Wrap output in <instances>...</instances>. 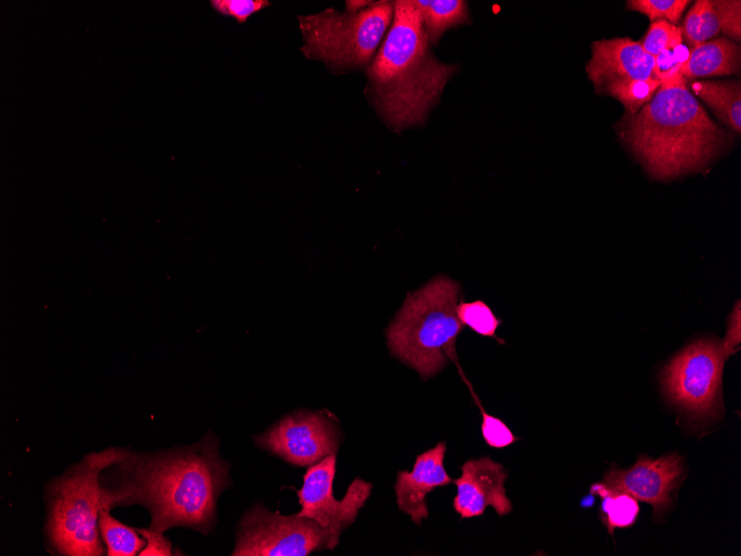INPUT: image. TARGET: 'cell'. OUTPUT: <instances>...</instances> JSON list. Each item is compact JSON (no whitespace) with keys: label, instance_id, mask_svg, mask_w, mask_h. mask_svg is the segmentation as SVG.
<instances>
[{"label":"cell","instance_id":"obj_27","mask_svg":"<svg viewBox=\"0 0 741 556\" xmlns=\"http://www.w3.org/2000/svg\"><path fill=\"white\" fill-rule=\"evenodd\" d=\"M212 8L220 14L234 18L244 23L253 13L268 4L263 0H212Z\"/></svg>","mask_w":741,"mask_h":556},{"label":"cell","instance_id":"obj_24","mask_svg":"<svg viewBox=\"0 0 741 556\" xmlns=\"http://www.w3.org/2000/svg\"><path fill=\"white\" fill-rule=\"evenodd\" d=\"M627 3L629 9L646 14L652 22L664 20L676 24L690 2L688 0H630Z\"/></svg>","mask_w":741,"mask_h":556},{"label":"cell","instance_id":"obj_15","mask_svg":"<svg viewBox=\"0 0 741 556\" xmlns=\"http://www.w3.org/2000/svg\"><path fill=\"white\" fill-rule=\"evenodd\" d=\"M739 68V47L725 38H718L692 48L681 73L684 79L717 77L735 73Z\"/></svg>","mask_w":741,"mask_h":556},{"label":"cell","instance_id":"obj_11","mask_svg":"<svg viewBox=\"0 0 741 556\" xmlns=\"http://www.w3.org/2000/svg\"><path fill=\"white\" fill-rule=\"evenodd\" d=\"M682 476L683 464L678 454L670 453L654 459L642 455L628 469L612 465L602 483L611 489L628 493L637 501L651 504L653 516H658L670 507L671 494Z\"/></svg>","mask_w":741,"mask_h":556},{"label":"cell","instance_id":"obj_23","mask_svg":"<svg viewBox=\"0 0 741 556\" xmlns=\"http://www.w3.org/2000/svg\"><path fill=\"white\" fill-rule=\"evenodd\" d=\"M456 313L460 323L470 327L475 333L495 337L498 342L504 343V341L496 336V331L501 321L496 317L485 302L480 300L473 302L460 301L457 304Z\"/></svg>","mask_w":741,"mask_h":556},{"label":"cell","instance_id":"obj_13","mask_svg":"<svg viewBox=\"0 0 741 556\" xmlns=\"http://www.w3.org/2000/svg\"><path fill=\"white\" fill-rule=\"evenodd\" d=\"M591 51L587 72L597 91L610 81L657 79L654 58L630 38L596 41Z\"/></svg>","mask_w":741,"mask_h":556},{"label":"cell","instance_id":"obj_4","mask_svg":"<svg viewBox=\"0 0 741 556\" xmlns=\"http://www.w3.org/2000/svg\"><path fill=\"white\" fill-rule=\"evenodd\" d=\"M128 448L108 447L83 456L45 485V543L50 553L64 556L105 555L99 530V514L111 509L101 473L118 462Z\"/></svg>","mask_w":741,"mask_h":556},{"label":"cell","instance_id":"obj_10","mask_svg":"<svg viewBox=\"0 0 741 556\" xmlns=\"http://www.w3.org/2000/svg\"><path fill=\"white\" fill-rule=\"evenodd\" d=\"M336 472V455H328L321 462L307 467L303 486L297 491L300 516L317 522L336 536L355 522L359 509L368 499L373 485L362 478H355L348 486L344 498L333 495V482Z\"/></svg>","mask_w":741,"mask_h":556},{"label":"cell","instance_id":"obj_18","mask_svg":"<svg viewBox=\"0 0 741 556\" xmlns=\"http://www.w3.org/2000/svg\"><path fill=\"white\" fill-rule=\"evenodd\" d=\"M591 494L601 497L599 517L612 536L616 528L632 526L639 515L638 501L628 493L611 489L602 482L590 487Z\"/></svg>","mask_w":741,"mask_h":556},{"label":"cell","instance_id":"obj_6","mask_svg":"<svg viewBox=\"0 0 741 556\" xmlns=\"http://www.w3.org/2000/svg\"><path fill=\"white\" fill-rule=\"evenodd\" d=\"M394 6L389 1L369 2L358 10L326 9L300 17L307 58L324 61L333 70L369 64L388 26Z\"/></svg>","mask_w":741,"mask_h":556},{"label":"cell","instance_id":"obj_1","mask_svg":"<svg viewBox=\"0 0 741 556\" xmlns=\"http://www.w3.org/2000/svg\"><path fill=\"white\" fill-rule=\"evenodd\" d=\"M219 443L207 432L185 447L150 453L128 449L101 473L100 483L112 508L146 507L149 527L154 530L189 527L209 535L216 524L217 499L231 485L230 464L221 457Z\"/></svg>","mask_w":741,"mask_h":556},{"label":"cell","instance_id":"obj_28","mask_svg":"<svg viewBox=\"0 0 741 556\" xmlns=\"http://www.w3.org/2000/svg\"><path fill=\"white\" fill-rule=\"evenodd\" d=\"M712 3L718 12L721 30L734 39H740V1L718 0Z\"/></svg>","mask_w":741,"mask_h":556},{"label":"cell","instance_id":"obj_22","mask_svg":"<svg viewBox=\"0 0 741 556\" xmlns=\"http://www.w3.org/2000/svg\"><path fill=\"white\" fill-rule=\"evenodd\" d=\"M690 50L686 46L670 47L654 57L653 73L661 88L683 87L687 80L682 77V68Z\"/></svg>","mask_w":741,"mask_h":556},{"label":"cell","instance_id":"obj_21","mask_svg":"<svg viewBox=\"0 0 741 556\" xmlns=\"http://www.w3.org/2000/svg\"><path fill=\"white\" fill-rule=\"evenodd\" d=\"M659 87L658 79L619 80L605 83L598 91H603L619 100L633 115L652 99Z\"/></svg>","mask_w":741,"mask_h":556},{"label":"cell","instance_id":"obj_17","mask_svg":"<svg viewBox=\"0 0 741 556\" xmlns=\"http://www.w3.org/2000/svg\"><path fill=\"white\" fill-rule=\"evenodd\" d=\"M418 8L427 38L437 43L444 32L469 22V10L463 0H414Z\"/></svg>","mask_w":741,"mask_h":556},{"label":"cell","instance_id":"obj_8","mask_svg":"<svg viewBox=\"0 0 741 556\" xmlns=\"http://www.w3.org/2000/svg\"><path fill=\"white\" fill-rule=\"evenodd\" d=\"M339 537L308 517L273 513L262 504L246 510L236 528L233 556H306L334 549Z\"/></svg>","mask_w":741,"mask_h":556},{"label":"cell","instance_id":"obj_5","mask_svg":"<svg viewBox=\"0 0 741 556\" xmlns=\"http://www.w3.org/2000/svg\"><path fill=\"white\" fill-rule=\"evenodd\" d=\"M459 284L438 276L410 293L386 331L392 354L423 378L456 362L455 342L464 325L456 307Z\"/></svg>","mask_w":741,"mask_h":556},{"label":"cell","instance_id":"obj_7","mask_svg":"<svg viewBox=\"0 0 741 556\" xmlns=\"http://www.w3.org/2000/svg\"><path fill=\"white\" fill-rule=\"evenodd\" d=\"M732 354L723 342L700 340L674 356L661 374L668 400L694 418L715 417L721 404L723 364Z\"/></svg>","mask_w":741,"mask_h":556},{"label":"cell","instance_id":"obj_25","mask_svg":"<svg viewBox=\"0 0 741 556\" xmlns=\"http://www.w3.org/2000/svg\"><path fill=\"white\" fill-rule=\"evenodd\" d=\"M682 43L681 29L664 20L651 22L649 30L640 43L646 52L653 58L664 49Z\"/></svg>","mask_w":741,"mask_h":556},{"label":"cell","instance_id":"obj_20","mask_svg":"<svg viewBox=\"0 0 741 556\" xmlns=\"http://www.w3.org/2000/svg\"><path fill=\"white\" fill-rule=\"evenodd\" d=\"M681 34L692 46V48L707 42L720 31V20L712 1L699 0L690 8L687 13Z\"/></svg>","mask_w":741,"mask_h":556},{"label":"cell","instance_id":"obj_26","mask_svg":"<svg viewBox=\"0 0 741 556\" xmlns=\"http://www.w3.org/2000/svg\"><path fill=\"white\" fill-rule=\"evenodd\" d=\"M468 383V382H467ZM468 386L473 393V396L475 397L476 404L479 406L481 411V416H483V422H481V434L485 439V442L490 446L495 448H504L512 443H515L518 437H516L510 428L498 417H495L490 414H488L483 406L480 405V402L478 397H476L474 391L470 387V384L468 383Z\"/></svg>","mask_w":741,"mask_h":556},{"label":"cell","instance_id":"obj_19","mask_svg":"<svg viewBox=\"0 0 741 556\" xmlns=\"http://www.w3.org/2000/svg\"><path fill=\"white\" fill-rule=\"evenodd\" d=\"M99 530L108 556L139 555L145 545V539L136 528L121 523L106 508L100 510Z\"/></svg>","mask_w":741,"mask_h":556},{"label":"cell","instance_id":"obj_12","mask_svg":"<svg viewBox=\"0 0 741 556\" xmlns=\"http://www.w3.org/2000/svg\"><path fill=\"white\" fill-rule=\"evenodd\" d=\"M460 471V477L454 481L457 494L453 505L461 518L480 516L487 506L499 516L512 510L505 489L507 472L501 464L485 456L465 462Z\"/></svg>","mask_w":741,"mask_h":556},{"label":"cell","instance_id":"obj_3","mask_svg":"<svg viewBox=\"0 0 741 556\" xmlns=\"http://www.w3.org/2000/svg\"><path fill=\"white\" fill-rule=\"evenodd\" d=\"M625 140L653 178L669 179L704 165L724 134L686 85L659 87L629 118Z\"/></svg>","mask_w":741,"mask_h":556},{"label":"cell","instance_id":"obj_9","mask_svg":"<svg viewBox=\"0 0 741 556\" xmlns=\"http://www.w3.org/2000/svg\"><path fill=\"white\" fill-rule=\"evenodd\" d=\"M253 438L260 448L287 463L309 467L336 455L341 431L327 411H295Z\"/></svg>","mask_w":741,"mask_h":556},{"label":"cell","instance_id":"obj_16","mask_svg":"<svg viewBox=\"0 0 741 556\" xmlns=\"http://www.w3.org/2000/svg\"><path fill=\"white\" fill-rule=\"evenodd\" d=\"M692 92L706 101L718 117L738 133L741 130V87L737 82L697 81Z\"/></svg>","mask_w":741,"mask_h":556},{"label":"cell","instance_id":"obj_14","mask_svg":"<svg viewBox=\"0 0 741 556\" xmlns=\"http://www.w3.org/2000/svg\"><path fill=\"white\" fill-rule=\"evenodd\" d=\"M445 452L446 444L440 442L417 456L412 472L397 473L394 486L397 506L417 525L428 517L427 494L454 482L444 466Z\"/></svg>","mask_w":741,"mask_h":556},{"label":"cell","instance_id":"obj_2","mask_svg":"<svg viewBox=\"0 0 741 556\" xmlns=\"http://www.w3.org/2000/svg\"><path fill=\"white\" fill-rule=\"evenodd\" d=\"M392 26L368 64V93L386 123L396 129L422 124L438 103L455 64L434 55L414 0L393 3Z\"/></svg>","mask_w":741,"mask_h":556},{"label":"cell","instance_id":"obj_29","mask_svg":"<svg viewBox=\"0 0 741 556\" xmlns=\"http://www.w3.org/2000/svg\"><path fill=\"white\" fill-rule=\"evenodd\" d=\"M139 534L145 539V545L139 553L140 556H171L177 555L171 542L163 533L148 527H136Z\"/></svg>","mask_w":741,"mask_h":556}]
</instances>
